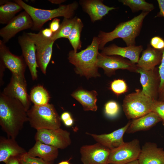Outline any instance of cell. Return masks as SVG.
I'll list each match as a JSON object with an SVG mask.
<instances>
[{
	"instance_id": "cell-1",
	"label": "cell",
	"mask_w": 164,
	"mask_h": 164,
	"mask_svg": "<svg viewBox=\"0 0 164 164\" xmlns=\"http://www.w3.org/2000/svg\"><path fill=\"white\" fill-rule=\"evenodd\" d=\"M28 121L27 111L18 100L0 94V125L8 138L15 139Z\"/></svg>"
},
{
	"instance_id": "cell-2",
	"label": "cell",
	"mask_w": 164,
	"mask_h": 164,
	"mask_svg": "<svg viewBox=\"0 0 164 164\" xmlns=\"http://www.w3.org/2000/svg\"><path fill=\"white\" fill-rule=\"evenodd\" d=\"M149 12H142L132 19L119 23L112 31H100L97 37L99 49L102 50L108 42L118 38H121L127 46L135 45V39L139 36L145 18Z\"/></svg>"
},
{
	"instance_id": "cell-3",
	"label": "cell",
	"mask_w": 164,
	"mask_h": 164,
	"mask_svg": "<svg viewBox=\"0 0 164 164\" xmlns=\"http://www.w3.org/2000/svg\"><path fill=\"white\" fill-rule=\"evenodd\" d=\"M99 42L97 36H94L90 45L78 53L73 50L68 53V59L75 67V72L87 79L99 77L97 65L99 53Z\"/></svg>"
},
{
	"instance_id": "cell-4",
	"label": "cell",
	"mask_w": 164,
	"mask_h": 164,
	"mask_svg": "<svg viewBox=\"0 0 164 164\" xmlns=\"http://www.w3.org/2000/svg\"><path fill=\"white\" fill-rule=\"evenodd\" d=\"M14 1L20 5L30 16L33 22L31 29L34 31L41 30L46 22L59 17L70 19L73 18L78 7V3L75 1L67 5H62L58 8L51 10L42 9L33 7L22 0Z\"/></svg>"
},
{
	"instance_id": "cell-5",
	"label": "cell",
	"mask_w": 164,
	"mask_h": 164,
	"mask_svg": "<svg viewBox=\"0 0 164 164\" xmlns=\"http://www.w3.org/2000/svg\"><path fill=\"white\" fill-rule=\"evenodd\" d=\"M31 127L36 130L60 128L61 119L54 106L49 103L42 106H32L27 111Z\"/></svg>"
},
{
	"instance_id": "cell-6",
	"label": "cell",
	"mask_w": 164,
	"mask_h": 164,
	"mask_svg": "<svg viewBox=\"0 0 164 164\" xmlns=\"http://www.w3.org/2000/svg\"><path fill=\"white\" fill-rule=\"evenodd\" d=\"M153 100L139 89L126 95L122 107L128 119H135L151 112Z\"/></svg>"
},
{
	"instance_id": "cell-7",
	"label": "cell",
	"mask_w": 164,
	"mask_h": 164,
	"mask_svg": "<svg viewBox=\"0 0 164 164\" xmlns=\"http://www.w3.org/2000/svg\"><path fill=\"white\" fill-rule=\"evenodd\" d=\"M27 33L34 42L38 65L42 73L45 75L52 55L53 46L55 41L50 38L44 36L41 30L38 33L30 32Z\"/></svg>"
},
{
	"instance_id": "cell-8",
	"label": "cell",
	"mask_w": 164,
	"mask_h": 164,
	"mask_svg": "<svg viewBox=\"0 0 164 164\" xmlns=\"http://www.w3.org/2000/svg\"><path fill=\"white\" fill-rule=\"evenodd\" d=\"M141 148L139 141L135 139L111 150L108 164H126L137 160Z\"/></svg>"
},
{
	"instance_id": "cell-9",
	"label": "cell",
	"mask_w": 164,
	"mask_h": 164,
	"mask_svg": "<svg viewBox=\"0 0 164 164\" xmlns=\"http://www.w3.org/2000/svg\"><path fill=\"white\" fill-rule=\"evenodd\" d=\"M34 138L36 141H39L58 149H65L71 143L70 132L60 128L37 130Z\"/></svg>"
},
{
	"instance_id": "cell-10",
	"label": "cell",
	"mask_w": 164,
	"mask_h": 164,
	"mask_svg": "<svg viewBox=\"0 0 164 164\" xmlns=\"http://www.w3.org/2000/svg\"><path fill=\"white\" fill-rule=\"evenodd\" d=\"M97 59L98 67L102 68L108 76L115 74L116 70L119 69L127 70L137 73L138 67L136 64L120 56H108L99 53Z\"/></svg>"
},
{
	"instance_id": "cell-11",
	"label": "cell",
	"mask_w": 164,
	"mask_h": 164,
	"mask_svg": "<svg viewBox=\"0 0 164 164\" xmlns=\"http://www.w3.org/2000/svg\"><path fill=\"white\" fill-rule=\"evenodd\" d=\"M33 21L25 11L22 12L12 19L6 26L0 30V36L5 43L8 42L19 32L32 29Z\"/></svg>"
},
{
	"instance_id": "cell-12",
	"label": "cell",
	"mask_w": 164,
	"mask_h": 164,
	"mask_svg": "<svg viewBox=\"0 0 164 164\" xmlns=\"http://www.w3.org/2000/svg\"><path fill=\"white\" fill-rule=\"evenodd\" d=\"M111 150L97 143L82 146L80 149L83 164H108Z\"/></svg>"
},
{
	"instance_id": "cell-13",
	"label": "cell",
	"mask_w": 164,
	"mask_h": 164,
	"mask_svg": "<svg viewBox=\"0 0 164 164\" xmlns=\"http://www.w3.org/2000/svg\"><path fill=\"white\" fill-rule=\"evenodd\" d=\"M2 93L8 96L19 100L27 111L29 109L31 101L27 92L25 78L12 74L9 83L3 89Z\"/></svg>"
},
{
	"instance_id": "cell-14",
	"label": "cell",
	"mask_w": 164,
	"mask_h": 164,
	"mask_svg": "<svg viewBox=\"0 0 164 164\" xmlns=\"http://www.w3.org/2000/svg\"><path fill=\"white\" fill-rule=\"evenodd\" d=\"M0 61L12 74L25 78L24 74L27 65L23 56L12 54L1 40H0Z\"/></svg>"
},
{
	"instance_id": "cell-15",
	"label": "cell",
	"mask_w": 164,
	"mask_h": 164,
	"mask_svg": "<svg viewBox=\"0 0 164 164\" xmlns=\"http://www.w3.org/2000/svg\"><path fill=\"white\" fill-rule=\"evenodd\" d=\"M18 42L22 51V56L28 66L33 80L38 78V65L36 54V47L34 41L24 32L18 38Z\"/></svg>"
},
{
	"instance_id": "cell-16",
	"label": "cell",
	"mask_w": 164,
	"mask_h": 164,
	"mask_svg": "<svg viewBox=\"0 0 164 164\" xmlns=\"http://www.w3.org/2000/svg\"><path fill=\"white\" fill-rule=\"evenodd\" d=\"M137 73L140 75L142 92L153 100H158L160 84L158 68L145 70L138 67Z\"/></svg>"
},
{
	"instance_id": "cell-17",
	"label": "cell",
	"mask_w": 164,
	"mask_h": 164,
	"mask_svg": "<svg viewBox=\"0 0 164 164\" xmlns=\"http://www.w3.org/2000/svg\"><path fill=\"white\" fill-rule=\"evenodd\" d=\"M131 122L129 121L124 126L110 133L97 135L87 132L86 134L91 136L97 142L111 150L125 144L123 136Z\"/></svg>"
},
{
	"instance_id": "cell-18",
	"label": "cell",
	"mask_w": 164,
	"mask_h": 164,
	"mask_svg": "<svg viewBox=\"0 0 164 164\" xmlns=\"http://www.w3.org/2000/svg\"><path fill=\"white\" fill-rule=\"evenodd\" d=\"M143 50V46L141 45L122 47L113 44L104 47L101 53L108 56H118L126 58L132 63L136 64L138 63L140 54Z\"/></svg>"
},
{
	"instance_id": "cell-19",
	"label": "cell",
	"mask_w": 164,
	"mask_h": 164,
	"mask_svg": "<svg viewBox=\"0 0 164 164\" xmlns=\"http://www.w3.org/2000/svg\"><path fill=\"white\" fill-rule=\"evenodd\" d=\"M138 160L140 164H164V150L155 143L146 142Z\"/></svg>"
},
{
	"instance_id": "cell-20",
	"label": "cell",
	"mask_w": 164,
	"mask_h": 164,
	"mask_svg": "<svg viewBox=\"0 0 164 164\" xmlns=\"http://www.w3.org/2000/svg\"><path fill=\"white\" fill-rule=\"evenodd\" d=\"M80 4L84 11L89 15L92 22L101 19L110 11L117 8L105 5L101 0H80Z\"/></svg>"
},
{
	"instance_id": "cell-21",
	"label": "cell",
	"mask_w": 164,
	"mask_h": 164,
	"mask_svg": "<svg viewBox=\"0 0 164 164\" xmlns=\"http://www.w3.org/2000/svg\"><path fill=\"white\" fill-rule=\"evenodd\" d=\"M27 152L19 146L15 139L0 136V162L5 163L12 157L19 158Z\"/></svg>"
},
{
	"instance_id": "cell-22",
	"label": "cell",
	"mask_w": 164,
	"mask_h": 164,
	"mask_svg": "<svg viewBox=\"0 0 164 164\" xmlns=\"http://www.w3.org/2000/svg\"><path fill=\"white\" fill-rule=\"evenodd\" d=\"M162 56V50L155 49L148 44L136 64L137 66L145 70L154 69L159 65Z\"/></svg>"
},
{
	"instance_id": "cell-23",
	"label": "cell",
	"mask_w": 164,
	"mask_h": 164,
	"mask_svg": "<svg viewBox=\"0 0 164 164\" xmlns=\"http://www.w3.org/2000/svg\"><path fill=\"white\" fill-rule=\"evenodd\" d=\"M160 121H162L161 118L155 113L151 111L143 116L132 120L126 132L133 133L147 130Z\"/></svg>"
},
{
	"instance_id": "cell-24",
	"label": "cell",
	"mask_w": 164,
	"mask_h": 164,
	"mask_svg": "<svg viewBox=\"0 0 164 164\" xmlns=\"http://www.w3.org/2000/svg\"><path fill=\"white\" fill-rule=\"evenodd\" d=\"M34 146L27 153L33 157H38L48 162L54 161L58 155V149L51 145L36 141Z\"/></svg>"
},
{
	"instance_id": "cell-25",
	"label": "cell",
	"mask_w": 164,
	"mask_h": 164,
	"mask_svg": "<svg viewBox=\"0 0 164 164\" xmlns=\"http://www.w3.org/2000/svg\"><path fill=\"white\" fill-rule=\"evenodd\" d=\"M97 95L95 90L89 91L81 88L75 91L71 95L82 105L84 110L96 111L97 109L96 104Z\"/></svg>"
},
{
	"instance_id": "cell-26",
	"label": "cell",
	"mask_w": 164,
	"mask_h": 164,
	"mask_svg": "<svg viewBox=\"0 0 164 164\" xmlns=\"http://www.w3.org/2000/svg\"><path fill=\"white\" fill-rule=\"evenodd\" d=\"M22 9V8L15 2L7 1L0 6V23L7 24Z\"/></svg>"
},
{
	"instance_id": "cell-27",
	"label": "cell",
	"mask_w": 164,
	"mask_h": 164,
	"mask_svg": "<svg viewBox=\"0 0 164 164\" xmlns=\"http://www.w3.org/2000/svg\"><path fill=\"white\" fill-rule=\"evenodd\" d=\"M31 102L36 106H42L49 103L50 97L48 91L42 86L38 85L34 87L29 95Z\"/></svg>"
},
{
	"instance_id": "cell-28",
	"label": "cell",
	"mask_w": 164,
	"mask_h": 164,
	"mask_svg": "<svg viewBox=\"0 0 164 164\" xmlns=\"http://www.w3.org/2000/svg\"><path fill=\"white\" fill-rule=\"evenodd\" d=\"M84 27L83 24L81 19L77 18L67 39L75 53L82 47L80 40V34Z\"/></svg>"
},
{
	"instance_id": "cell-29",
	"label": "cell",
	"mask_w": 164,
	"mask_h": 164,
	"mask_svg": "<svg viewBox=\"0 0 164 164\" xmlns=\"http://www.w3.org/2000/svg\"><path fill=\"white\" fill-rule=\"evenodd\" d=\"M77 18L76 17L70 19L64 18L59 29L56 32H53L51 39L55 41L60 38H67Z\"/></svg>"
},
{
	"instance_id": "cell-30",
	"label": "cell",
	"mask_w": 164,
	"mask_h": 164,
	"mask_svg": "<svg viewBox=\"0 0 164 164\" xmlns=\"http://www.w3.org/2000/svg\"><path fill=\"white\" fill-rule=\"evenodd\" d=\"M118 1L129 7L133 13L140 10L149 12L155 8L152 3H148L145 0H119Z\"/></svg>"
},
{
	"instance_id": "cell-31",
	"label": "cell",
	"mask_w": 164,
	"mask_h": 164,
	"mask_svg": "<svg viewBox=\"0 0 164 164\" xmlns=\"http://www.w3.org/2000/svg\"><path fill=\"white\" fill-rule=\"evenodd\" d=\"M162 60L158 68L160 84L157 100L164 101V49L162 50Z\"/></svg>"
},
{
	"instance_id": "cell-32",
	"label": "cell",
	"mask_w": 164,
	"mask_h": 164,
	"mask_svg": "<svg viewBox=\"0 0 164 164\" xmlns=\"http://www.w3.org/2000/svg\"><path fill=\"white\" fill-rule=\"evenodd\" d=\"M110 88L112 91L117 95L126 92L128 90L126 83L124 80L121 79H116L112 81Z\"/></svg>"
},
{
	"instance_id": "cell-33",
	"label": "cell",
	"mask_w": 164,
	"mask_h": 164,
	"mask_svg": "<svg viewBox=\"0 0 164 164\" xmlns=\"http://www.w3.org/2000/svg\"><path fill=\"white\" fill-rule=\"evenodd\" d=\"M27 152L19 158L21 164H53L54 161L47 162L39 158L32 157Z\"/></svg>"
},
{
	"instance_id": "cell-34",
	"label": "cell",
	"mask_w": 164,
	"mask_h": 164,
	"mask_svg": "<svg viewBox=\"0 0 164 164\" xmlns=\"http://www.w3.org/2000/svg\"><path fill=\"white\" fill-rule=\"evenodd\" d=\"M120 107L118 103L111 101L106 103L104 105V112L109 117H114L118 113Z\"/></svg>"
},
{
	"instance_id": "cell-35",
	"label": "cell",
	"mask_w": 164,
	"mask_h": 164,
	"mask_svg": "<svg viewBox=\"0 0 164 164\" xmlns=\"http://www.w3.org/2000/svg\"><path fill=\"white\" fill-rule=\"evenodd\" d=\"M151 111L155 113L161 118L162 124L164 126V101L153 100Z\"/></svg>"
},
{
	"instance_id": "cell-36",
	"label": "cell",
	"mask_w": 164,
	"mask_h": 164,
	"mask_svg": "<svg viewBox=\"0 0 164 164\" xmlns=\"http://www.w3.org/2000/svg\"><path fill=\"white\" fill-rule=\"evenodd\" d=\"M150 45L154 49L162 50L164 49V40L159 36H155L151 39Z\"/></svg>"
},
{
	"instance_id": "cell-37",
	"label": "cell",
	"mask_w": 164,
	"mask_h": 164,
	"mask_svg": "<svg viewBox=\"0 0 164 164\" xmlns=\"http://www.w3.org/2000/svg\"><path fill=\"white\" fill-rule=\"evenodd\" d=\"M60 21L59 19L55 18L50 23L49 28L53 32H56L59 29L60 25Z\"/></svg>"
},
{
	"instance_id": "cell-38",
	"label": "cell",
	"mask_w": 164,
	"mask_h": 164,
	"mask_svg": "<svg viewBox=\"0 0 164 164\" xmlns=\"http://www.w3.org/2000/svg\"><path fill=\"white\" fill-rule=\"evenodd\" d=\"M157 1L158 3L159 11L155 17H164V0H157Z\"/></svg>"
},
{
	"instance_id": "cell-39",
	"label": "cell",
	"mask_w": 164,
	"mask_h": 164,
	"mask_svg": "<svg viewBox=\"0 0 164 164\" xmlns=\"http://www.w3.org/2000/svg\"><path fill=\"white\" fill-rule=\"evenodd\" d=\"M41 30L43 36L47 38H51L53 33V32L50 28L42 29Z\"/></svg>"
},
{
	"instance_id": "cell-40",
	"label": "cell",
	"mask_w": 164,
	"mask_h": 164,
	"mask_svg": "<svg viewBox=\"0 0 164 164\" xmlns=\"http://www.w3.org/2000/svg\"><path fill=\"white\" fill-rule=\"evenodd\" d=\"M6 68L5 65L2 62L0 61V84L2 86L4 83L2 80V78L4 75V73Z\"/></svg>"
},
{
	"instance_id": "cell-41",
	"label": "cell",
	"mask_w": 164,
	"mask_h": 164,
	"mask_svg": "<svg viewBox=\"0 0 164 164\" xmlns=\"http://www.w3.org/2000/svg\"><path fill=\"white\" fill-rule=\"evenodd\" d=\"M5 164H21L18 157H12L9 159Z\"/></svg>"
},
{
	"instance_id": "cell-42",
	"label": "cell",
	"mask_w": 164,
	"mask_h": 164,
	"mask_svg": "<svg viewBox=\"0 0 164 164\" xmlns=\"http://www.w3.org/2000/svg\"><path fill=\"white\" fill-rule=\"evenodd\" d=\"M61 119L63 122L72 118L70 114L68 112H64L61 115Z\"/></svg>"
},
{
	"instance_id": "cell-43",
	"label": "cell",
	"mask_w": 164,
	"mask_h": 164,
	"mask_svg": "<svg viewBox=\"0 0 164 164\" xmlns=\"http://www.w3.org/2000/svg\"><path fill=\"white\" fill-rule=\"evenodd\" d=\"M64 125L67 126H71L72 125L73 123V120L72 118L63 122Z\"/></svg>"
},
{
	"instance_id": "cell-44",
	"label": "cell",
	"mask_w": 164,
	"mask_h": 164,
	"mask_svg": "<svg viewBox=\"0 0 164 164\" xmlns=\"http://www.w3.org/2000/svg\"><path fill=\"white\" fill-rule=\"evenodd\" d=\"M48 1L53 4H60L65 2L66 1L64 0H49Z\"/></svg>"
},
{
	"instance_id": "cell-45",
	"label": "cell",
	"mask_w": 164,
	"mask_h": 164,
	"mask_svg": "<svg viewBox=\"0 0 164 164\" xmlns=\"http://www.w3.org/2000/svg\"><path fill=\"white\" fill-rule=\"evenodd\" d=\"M70 159H69L68 160L63 161L62 162H59L58 164H71L70 162Z\"/></svg>"
},
{
	"instance_id": "cell-46",
	"label": "cell",
	"mask_w": 164,
	"mask_h": 164,
	"mask_svg": "<svg viewBox=\"0 0 164 164\" xmlns=\"http://www.w3.org/2000/svg\"><path fill=\"white\" fill-rule=\"evenodd\" d=\"M126 164H140L138 159L134 160Z\"/></svg>"
},
{
	"instance_id": "cell-47",
	"label": "cell",
	"mask_w": 164,
	"mask_h": 164,
	"mask_svg": "<svg viewBox=\"0 0 164 164\" xmlns=\"http://www.w3.org/2000/svg\"></svg>"
}]
</instances>
